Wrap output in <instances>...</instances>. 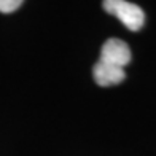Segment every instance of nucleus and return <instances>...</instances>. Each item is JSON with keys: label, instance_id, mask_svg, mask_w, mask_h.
<instances>
[{"label": "nucleus", "instance_id": "1", "mask_svg": "<svg viewBox=\"0 0 156 156\" xmlns=\"http://www.w3.org/2000/svg\"><path fill=\"white\" fill-rule=\"evenodd\" d=\"M104 10L118 18L132 32L140 30L145 24V13L136 3L126 0H107L104 2Z\"/></svg>", "mask_w": 156, "mask_h": 156}, {"label": "nucleus", "instance_id": "2", "mask_svg": "<svg viewBox=\"0 0 156 156\" xmlns=\"http://www.w3.org/2000/svg\"><path fill=\"white\" fill-rule=\"evenodd\" d=\"M131 59H132V54L126 41L119 40V38H108L101 49L99 62L105 64V66H110V67L124 69L131 62Z\"/></svg>", "mask_w": 156, "mask_h": 156}, {"label": "nucleus", "instance_id": "3", "mask_svg": "<svg viewBox=\"0 0 156 156\" xmlns=\"http://www.w3.org/2000/svg\"><path fill=\"white\" fill-rule=\"evenodd\" d=\"M93 76L99 86H113V84L121 83L126 78V73L124 69L110 67L97 61V64L93 67Z\"/></svg>", "mask_w": 156, "mask_h": 156}, {"label": "nucleus", "instance_id": "4", "mask_svg": "<svg viewBox=\"0 0 156 156\" xmlns=\"http://www.w3.org/2000/svg\"><path fill=\"white\" fill-rule=\"evenodd\" d=\"M23 5L21 0H0V11L2 13H13Z\"/></svg>", "mask_w": 156, "mask_h": 156}]
</instances>
